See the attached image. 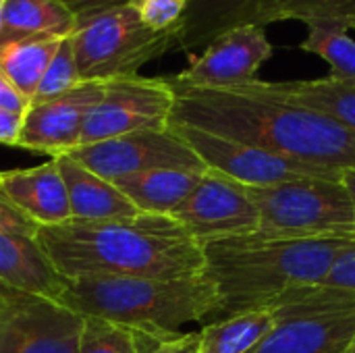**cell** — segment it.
Masks as SVG:
<instances>
[{
  "instance_id": "6da1fadb",
  "label": "cell",
  "mask_w": 355,
  "mask_h": 353,
  "mask_svg": "<svg viewBox=\"0 0 355 353\" xmlns=\"http://www.w3.org/2000/svg\"><path fill=\"white\" fill-rule=\"evenodd\" d=\"M171 81V77H168ZM175 106L171 123L260 146L310 164L355 166V133L333 119L264 94L256 81L212 89L171 81Z\"/></svg>"
},
{
  "instance_id": "7a4b0ae2",
  "label": "cell",
  "mask_w": 355,
  "mask_h": 353,
  "mask_svg": "<svg viewBox=\"0 0 355 353\" xmlns=\"http://www.w3.org/2000/svg\"><path fill=\"white\" fill-rule=\"evenodd\" d=\"M64 279L77 277H204V248L173 218L135 214L129 218L42 227L35 233Z\"/></svg>"
},
{
  "instance_id": "3957f363",
  "label": "cell",
  "mask_w": 355,
  "mask_h": 353,
  "mask_svg": "<svg viewBox=\"0 0 355 353\" xmlns=\"http://www.w3.org/2000/svg\"><path fill=\"white\" fill-rule=\"evenodd\" d=\"M355 241H289L258 233L204 246V277L212 283L214 318L279 308L327 279L337 254Z\"/></svg>"
},
{
  "instance_id": "277c9868",
  "label": "cell",
  "mask_w": 355,
  "mask_h": 353,
  "mask_svg": "<svg viewBox=\"0 0 355 353\" xmlns=\"http://www.w3.org/2000/svg\"><path fill=\"white\" fill-rule=\"evenodd\" d=\"M64 308L79 316H96L135 333L141 353L154 343L181 333L189 322L214 318L218 298L206 277L144 279V277H77L69 279Z\"/></svg>"
},
{
  "instance_id": "5b68a950",
  "label": "cell",
  "mask_w": 355,
  "mask_h": 353,
  "mask_svg": "<svg viewBox=\"0 0 355 353\" xmlns=\"http://www.w3.org/2000/svg\"><path fill=\"white\" fill-rule=\"evenodd\" d=\"M260 214L258 235L289 241H355V204L341 179H302L248 187Z\"/></svg>"
},
{
  "instance_id": "8992f818",
  "label": "cell",
  "mask_w": 355,
  "mask_h": 353,
  "mask_svg": "<svg viewBox=\"0 0 355 353\" xmlns=\"http://www.w3.org/2000/svg\"><path fill=\"white\" fill-rule=\"evenodd\" d=\"M77 69L83 81H110L137 71L177 48L175 31H152L129 4L75 17L71 31Z\"/></svg>"
},
{
  "instance_id": "52a82bcc",
  "label": "cell",
  "mask_w": 355,
  "mask_h": 353,
  "mask_svg": "<svg viewBox=\"0 0 355 353\" xmlns=\"http://www.w3.org/2000/svg\"><path fill=\"white\" fill-rule=\"evenodd\" d=\"M277 329L252 353H355V293L316 287L279 306Z\"/></svg>"
},
{
  "instance_id": "ba28073f",
  "label": "cell",
  "mask_w": 355,
  "mask_h": 353,
  "mask_svg": "<svg viewBox=\"0 0 355 353\" xmlns=\"http://www.w3.org/2000/svg\"><path fill=\"white\" fill-rule=\"evenodd\" d=\"M210 171H216L245 187H270L302 179H341L345 169L302 162L260 146L212 135L187 125H168Z\"/></svg>"
},
{
  "instance_id": "9c48e42d",
  "label": "cell",
  "mask_w": 355,
  "mask_h": 353,
  "mask_svg": "<svg viewBox=\"0 0 355 353\" xmlns=\"http://www.w3.org/2000/svg\"><path fill=\"white\" fill-rule=\"evenodd\" d=\"M173 106L175 92L168 79L141 77L137 73L104 81V92L85 119L79 146L139 131L168 129Z\"/></svg>"
},
{
  "instance_id": "30bf717a",
  "label": "cell",
  "mask_w": 355,
  "mask_h": 353,
  "mask_svg": "<svg viewBox=\"0 0 355 353\" xmlns=\"http://www.w3.org/2000/svg\"><path fill=\"white\" fill-rule=\"evenodd\" d=\"M173 218L204 248L214 241L252 235L260 227L258 208L250 189L216 171L206 169L173 212Z\"/></svg>"
},
{
  "instance_id": "8fae6325",
  "label": "cell",
  "mask_w": 355,
  "mask_h": 353,
  "mask_svg": "<svg viewBox=\"0 0 355 353\" xmlns=\"http://www.w3.org/2000/svg\"><path fill=\"white\" fill-rule=\"evenodd\" d=\"M69 156L106 181L156 169L206 171L196 152L171 127L77 146Z\"/></svg>"
},
{
  "instance_id": "7c38bea8",
  "label": "cell",
  "mask_w": 355,
  "mask_h": 353,
  "mask_svg": "<svg viewBox=\"0 0 355 353\" xmlns=\"http://www.w3.org/2000/svg\"><path fill=\"white\" fill-rule=\"evenodd\" d=\"M81 316L58 302L8 295L0 306V353H77Z\"/></svg>"
},
{
  "instance_id": "4fadbf2b",
  "label": "cell",
  "mask_w": 355,
  "mask_h": 353,
  "mask_svg": "<svg viewBox=\"0 0 355 353\" xmlns=\"http://www.w3.org/2000/svg\"><path fill=\"white\" fill-rule=\"evenodd\" d=\"M272 52L275 50L264 27H237L212 40L202 54L191 58L187 69L171 77V81L212 89L241 87L258 79V71L272 58Z\"/></svg>"
},
{
  "instance_id": "5bb4252c",
  "label": "cell",
  "mask_w": 355,
  "mask_h": 353,
  "mask_svg": "<svg viewBox=\"0 0 355 353\" xmlns=\"http://www.w3.org/2000/svg\"><path fill=\"white\" fill-rule=\"evenodd\" d=\"M104 92V81H81L77 87L29 104L17 148L50 158L73 152L81 141L85 119Z\"/></svg>"
},
{
  "instance_id": "9a60e30c",
  "label": "cell",
  "mask_w": 355,
  "mask_h": 353,
  "mask_svg": "<svg viewBox=\"0 0 355 353\" xmlns=\"http://www.w3.org/2000/svg\"><path fill=\"white\" fill-rule=\"evenodd\" d=\"M0 198L37 229L71 221L67 187L54 158L31 169L0 171Z\"/></svg>"
},
{
  "instance_id": "2e32d148",
  "label": "cell",
  "mask_w": 355,
  "mask_h": 353,
  "mask_svg": "<svg viewBox=\"0 0 355 353\" xmlns=\"http://www.w3.org/2000/svg\"><path fill=\"white\" fill-rule=\"evenodd\" d=\"M67 283L35 235L0 233V289L6 295L58 302Z\"/></svg>"
},
{
  "instance_id": "e0dca14e",
  "label": "cell",
  "mask_w": 355,
  "mask_h": 353,
  "mask_svg": "<svg viewBox=\"0 0 355 353\" xmlns=\"http://www.w3.org/2000/svg\"><path fill=\"white\" fill-rule=\"evenodd\" d=\"M277 0H185V12L177 29L179 50L206 48L218 35L245 27L268 25Z\"/></svg>"
},
{
  "instance_id": "ac0fdd59",
  "label": "cell",
  "mask_w": 355,
  "mask_h": 353,
  "mask_svg": "<svg viewBox=\"0 0 355 353\" xmlns=\"http://www.w3.org/2000/svg\"><path fill=\"white\" fill-rule=\"evenodd\" d=\"M69 198L71 221L77 223H102L129 218L139 214L137 208L123 196V191L112 183L92 173L83 164H79L69 154L54 158Z\"/></svg>"
},
{
  "instance_id": "d6986e66",
  "label": "cell",
  "mask_w": 355,
  "mask_h": 353,
  "mask_svg": "<svg viewBox=\"0 0 355 353\" xmlns=\"http://www.w3.org/2000/svg\"><path fill=\"white\" fill-rule=\"evenodd\" d=\"M256 85L272 98L316 110L355 133V83L352 81H339L331 77L300 81L256 79Z\"/></svg>"
},
{
  "instance_id": "ffe728a7",
  "label": "cell",
  "mask_w": 355,
  "mask_h": 353,
  "mask_svg": "<svg viewBox=\"0 0 355 353\" xmlns=\"http://www.w3.org/2000/svg\"><path fill=\"white\" fill-rule=\"evenodd\" d=\"M204 171L156 169L112 181L141 214L173 216V212L193 191Z\"/></svg>"
},
{
  "instance_id": "44dd1931",
  "label": "cell",
  "mask_w": 355,
  "mask_h": 353,
  "mask_svg": "<svg viewBox=\"0 0 355 353\" xmlns=\"http://www.w3.org/2000/svg\"><path fill=\"white\" fill-rule=\"evenodd\" d=\"M279 320V308L216 318L200 331V353H252L277 329Z\"/></svg>"
},
{
  "instance_id": "7402d4cb",
  "label": "cell",
  "mask_w": 355,
  "mask_h": 353,
  "mask_svg": "<svg viewBox=\"0 0 355 353\" xmlns=\"http://www.w3.org/2000/svg\"><path fill=\"white\" fill-rule=\"evenodd\" d=\"M73 25L75 15L58 0H2L0 46L31 35L64 37Z\"/></svg>"
},
{
  "instance_id": "603a6c76",
  "label": "cell",
  "mask_w": 355,
  "mask_h": 353,
  "mask_svg": "<svg viewBox=\"0 0 355 353\" xmlns=\"http://www.w3.org/2000/svg\"><path fill=\"white\" fill-rule=\"evenodd\" d=\"M62 37L31 35L0 46V69L31 102Z\"/></svg>"
},
{
  "instance_id": "cb8c5ba5",
  "label": "cell",
  "mask_w": 355,
  "mask_h": 353,
  "mask_svg": "<svg viewBox=\"0 0 355 353\" xmlns=\"http://www.w3.org/2000/svg\"><path fill=\"white\" fill-rule=\"evenodd\" d=\"M308 35L300 44L304 52L316 54L329 62L331 79L355 83V40L349 35V25L343 21H310Z\"/></svg>"
},
{
  "instance_id": "d4e9b609",
  "label": "cell",
  "mask_w": 355,
  "mask_h": 353,
  "mask_svg": "<svg viewBox=\"0 0 355 353\" xmlns=\"http://www.w3.org/2000/svg\"><path fill=\"white\" fill-rule=\"evenodd\" d=\"M77 353H141V343L135 333L121 325L81 316Z\"/></svg>"
},
{
  "instance_id": "484cf974",
  "label": "cell",
  "mask_w": 355,
  "mask_h": 353,
  "mask_svg": "<svg viewBox=\"0 0 355 353\" xmlns=\"http://www.w3.org/2000/svg\"><path fill=\"white\" fill-rule=\"evenodd\" d=\"M343 21L355 29V0H277L268 23L275 21Z\"/></svg>"
},
{
  "instance_id": "4316f807",
  "label": "cell",
  "mask_w": 355,
  "mask_h": 353,
  "mask_svg": "<svg viewBox=\"0 0 355 353\" xmlns=\"http://www.w3.org/2000/svg\"><path fill=\"white\" fill-rule=\"evenodd\" d=\"M81 75L77 69V60H75V50H73V42H71V33L64 35L35 89V96L31 100V104L35 102H46L50 98H56L73 87H77L81 83Z\"/></svg>"
},
{
  "instance_id": "83f0119b",
  "label": "cell",
  "mask_w": 355,
  "mask_h": 353,
  "mask_svg": "<svg viewBox=\"0 0 355 353\" xmlns=\"http://www.w3.org/2000/svg\"><path fill=\"white\" fill-rule=\"evenodd\" d=\"M144 25L152 31H175L185 12V0H129Z\"/></svg>"
},
{
  "instance_id": "f1b7e54d",
  "label": "cell",
  "mask_w": 355,
  "mask_h": 353,
  "mask_svg": "<svg viewBox=\"0 0 355 353\" xmlns=\"http://www.w3.org/2000/svg\"><path fill=\"white\" fill-rule=\"evenodd\" d=\"M320 287L354 291L355 293V243L343 248L337 254V258H335V262H333V266H331V270H329V275Z\"/></svg>"
},
{
  "instance_id": "f546056e",
  "label": "cell",
  "mask_w": 355,
  "mask_h": 353,
  "mask_svg": "<svg viewBox=\"0 0 355 353\" xmlns=\"http://www.w3.org/2000/svg\"><path fill=\"white\" fill-rule=\"evenodd\" d=\"M144 353H200V333H177L154 343Z\"/></svg>"
},
{
  "instance_id": "4dcf8cb0",
  "label": "cell",
  "mask_w": 355,
  "mask_h": 353,
  "mask_svg": "<svg viewBox=\"0 0 355 353\" xmlns=\"http://www.w3.org/2000/svg\"><path fill=\"white\" fill-rule=\"evenodd\" d=\"M29 100L15 87V83L6 77V73L0 69V108L25 114L29 108Z\"/></svg>"
},
{
  "instance_id": "1f68e13d",
  "label": "cell",
  "mask_w": 355,
  "mask_h": 353,
  "mask_svg": "<svg viewBox=\"0 0 355 353\" xmlns=\"http://www.w3.org/2000/svg\"><path fill=\"white\" fill-rule=\"evenodd\" d=\"M0 233H23V235H35L37 227L31 225L27 218H23L15 208H10L0 198Z\"/></svg>"
},
{
  "instance_id": "d6a6232c",
  "label": "cell",
  "mask_w": 355,
  "mask_h": 353,
  "mask_svg": "<svg viewBox=\"0 0 355 353\" xmlns=\"http://www.w3.org/2000/svg\"><path fill=\"white\" fill-rule=\"evenodd\" d=\"M21 127H23V114L0 108V144L2 146H15L17 148Z\"/></svg>"
},
{
  "instance_id": "836d02e7",
  "label": "cell",
  "mask_w": 355,
  "mask_h": 353,
  "mask_svg": "<svg viewBox=\"0 0 355 353\" xmlns=\"http://www.w3.org/2000/svg\"><path fill=\"white\" fill-rule=\"evenodd\" d=\"M62 6H67L75 17L85 15V12H94V10H104L110 6H119V4H127L129 0H58Z\"/></svg>"
},
{
  "instance_id": "e575fe53",
  "label": "cell",
  "mask_w": 355,
  "mask_h": 353,
  "mask_svg": "<svg viewBox=\"0 0 355 353\" xmlns=\"http://www.w3.org/2000/svg\"><path fill=\"white\" fill-rule=\"evenodd\" d=\"M343 183L347 185V189H349V193H352V200H354L355 204V166L343 171Z\"/></svg>"
},
{
  "instance_id": "d590c367",
  "label": "cell",
  "mask_w": 355,
  "mask_h": 353,
  "mask_svg": "<svg viewBox=\"0 0 355 353\" xmlns=\"http://www.w3.org/2000/svg\"><path fill=\"white\" fill-rule=\"evenodd\" d=\"M6 302H8V295H6V293H4V291L0 289V306H4Z\"/></svg>"
},
{
  "instance_id": "8d00e7d4",
  "label": "cell",
  "mask_w": 355,
  "mask_h": 353,
  "mask_svg": "<svg viewBox=\"0 0 355 353\" xmlns=\"http://www.w3.org/2000/svg\"><path fill=\"white\" fill-rule=\"evenodd\" d=\"M0 35H2V2H0Z\"/></svg>"
},
{
  "instance_id": "74e56055",
  "label": "cell",
  "mask_w": 355,
  "mask_h": 353,
  "mask_svg": "<svg viewBox=\"0 0 355 353\" xmlns=\"http://www.w3.org/2000/svg\"><path fill=\"white\" fill-rule=\"evenodd\" d=\"M0 2H2V0H0Z\"/></svg>"
}]
</instances>
